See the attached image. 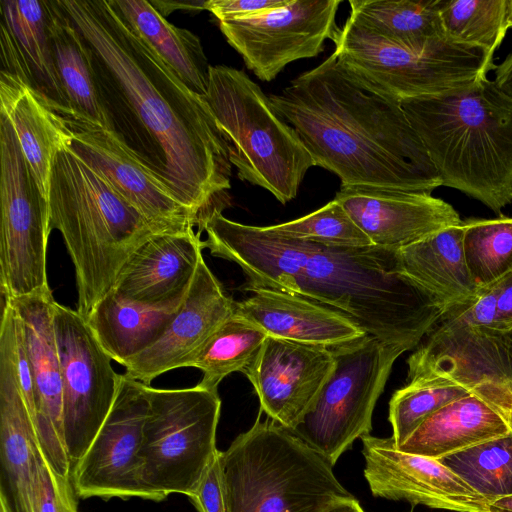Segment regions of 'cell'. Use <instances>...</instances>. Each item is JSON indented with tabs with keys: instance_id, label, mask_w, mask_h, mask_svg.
<instances>
[{
	"instance_id": "obj_6",
	"label": "cell",
	"mask_w": 512,
	"mask_h": 512,
	"mask_svg": "<svg viewBox=\"0 0 512 512\" xmlns=\"http://www.w3.org/2000/svg\"><path fill=\"white\" fill-rule=\"evenodd\" d=\"M262 413L220 451L227 512H325L354 498L322 454Z\"/></svg>"
},
{
	"instance_id": "obj_29",
	"label": "cell",
	"mask_w": 512,
	"mask_h": 512,
	"mask_svg": "<svg viewBox=\"0 0 512 512\" xmlns=\"http://www.w3.org/2000/svg\"><path fill=\"white\" fill-rule=\"evenodd\" d=\"M510 433V426L495 409L469 394L432 414L397 448L439 460Z\"/></svg>"
},
{
	"instance_id": "obj_7",
	"label": "cell",
	"mask_w": 512,
	"mask_h": 512,
	"mask_svg": "<svg viewBox=\"0 0 512 512\" xmlns=\"http://www.w3.org/2000/svg\"><path fill=\"white\" fill-rule=\"evenodd\" d=\"M204 99L228 143L238 178L266 189L282 204L293 200L315 163L270 98L245 72L211 65Z\"/></svg>"
},
{
	"instance_id": "obj_19",
	"label": "cell",
	"mask_w": 512,
	"mask_h": 512,
	"mask_svg": "<svg viewBox=\"0 0 512 512\" xmlns=\"http://www.w3.org/2000/svg\"><path fill=\"white\" fill-rule=\"evenodd\" d=\"M9 302L21 323L35 395L34 426L41 451L58 474L71 478L63 428V390L54 327L51 289L12 299Z\"/></svg>"
},
{
	"instance_id": "obj_1",
	"label": "cell",
	"mask_w": 512,
	"mask_h": 512,
	"mask_svg": "<svg viewBox=\"0 0 512 512\" xmlns=\"http://www.w3.org/2000/svg\"><path fill=\"white\" fill-rule=\"evenodd\" d=\"M88 49L109 129L198 217L231 187L228 143L205 99L136 34L113 0H59Z\"/></svg>"
},
{
	"instance_id": "obj_10",
	"label": "cell",
	"mask_w": 512,
	"mask_h": 512,
	"mask_svg": "<svg viewBox=\"0 0 512 512\" xmlns=\"http://www.w3.org/2000/svg\"><path fill=\"white\" fill-rule=\"evenodd\" d=\"M334 368L291 431L333 466L372 430V415L396 359L406 352L372 336L330 347Z\"/></svg>"
},
{
	"instance_id": "obj_23",
	"label": "cell",
	"mask_w": 512,
	"mask_h": 512,
	"mask_svg": "<svg viewBox=\"0 0 512 512\" xmlns=\"http://www.w3.org/2000/svg\"><path fill=\"white\" fill-rule=\"evenodd\" d=\"M15 311L4 303L0 327V500L8 512H35L34 477L40 451L13 355Z\"/></svg>"
},
{
	"instance_id": "obj_45",
	"label": "cell",
	"mask_w": 512,
	"mask_h": 512,
	"mask_svg": "<svg viewBox=\"0 0 512 512\" xmlns=\"http://www.w3.org/2000/svg\"><path fill=\"white\" fill-rule=\"evenodd\" d=\"M325 512H365L358 500L354 497L351 499L340 501L331 507H329Z\"/></svg>"
},
{
	"instance_id": "obj_4",
	"label": "cell",
	"mask_w": 512,
	"mask_h": 512,
	"mask_svg": "<svg viewBox=\"0 0 512 512\" xmlns=\"http://www.w3.org/2000/svg\"><path fill=\"white\" fill-rule=\"evenodd\" d=\"M49 229H57L75 269L77 312L86 319L112 289L128 258L168 233L150 223L67 145L55 155L48 190Z\"/></svg>"
},
{
	"instance_id": "obj_5",
	"label": "cell",
	"mask_w": 512,
	"mask_h": 512,
	"mask_svg": "<svg viewBox=\"0 0 512 512\" xmlns=\"http://www.w3.org/2000/svg\"><path fill=\"white\" fill-rule=\"evenodd\" d=\"M297 295L341 312L366 335L405 351L416 348L442 315L395 269V251L375 245H317Z\"/></svg>"
},
{
	"instance_id": "obj_15",
	"label": "cell",
	"mask_w": 512,
	"mask_h": 512,
	"mask_svg": "<svg viewBox=\"0 0 512 512\" xmlns=\"http://www.w3.org/2000/svg\"><path fill=\"white\" fill-rule=\"evenodd\" d=\"M148 406L146 384L122 374L107 418L72 468L78 497L147 499L141 485L140 454Z\"/></svg>"
},
{
	"instance_id": "obj_22",
	"label": "cell",
	"mask_w": 512,
	"mask_h": 512,
	"mask_svg": "<svg viewBox=\"0 0 512 512\" xmlns=\"http://www.w3.org/2000/svg\"><path fill=\"white\" fill-rule=\"evenodd\" d=\"M334 200L373 245L392 251L462 222L452 205L424 192L341 186Z\"/></svg>"
},
{
	"instance_id": "obj_18",
	"label": "cell",
	"mask_w": 512,
	"mask_h": 512,
	"mask_svg": "<svg viewBox=\"0 0 512 512\" xmlns=\"http://www.w3.org/2000/svg\"><path fill=\"white\" fill-rule=\"evenodd\" d=\"M364 476L376 497L455 512H488L489 501L439 460L403 452L392 437L362 436Z\"/></svg>"
},
{
	"instance_id": "obj_3",
	"label": "cell",
	"mask_w": 512,
	"mask_h": 512,
	"mask_svg": "<svg viewBox=\"0 0 512 512\" xmlns=\"http://www.w3.org/2000/svg\"><path fill=\"white\" fill-rule=\"evenodd\" d=\"M401 106L442 186L495 213L512 203V100L487 77L449 93Z\"/></svg>"
},
{
	"instance_id": "obj_32",
	"label": "cell",
	"mask_w": 512,
	"mask_h": 512,
	"mask_svg": "<svg viewBox=\"0 0 512 512\" xmlns=\"http://www.w3.org/2000/svg\"><path fill=\"white\" fill-rule=\"evenodd\" d=\"M47 2L55 66L71 111L67 117L109 129L98 99L86 44L59 0Z\"/></svg>"
},
{
	"instance_id": "obj_25",
	"label": "cell",
	"mask_w": 512,
	"mask_h": 512,
	"mask_svg": "<svg viewBox=\"0 0 512 512\" xmlns=\"http://www.w3.org/2000/svg\"><path fill=\"white\" fill-rule=\"evenodd\" d=\"M1 70L22 79L61 116L71 111L55 66L47 0L0 1Z\"/></svg>"
},
{
	"instance_id": "obj_37",
	"label": "cell",
	"mask_w": 512,
	"mask_h": 512,
	"mask_svg": "<svg viewBox=\"0 0 512 512\" xmlns=\"http://www.w3.org/2000/svg\"><path fill=\"white\" fill-rule=\"evenodd\" d=\"M440 18L447 38L492 54L510 28L508 0H442Z\"/></svg>"
},
{
	"instance_id": "obj_43",
	"label": "cell",
	"mask_w": 512,
	"mask_h": 512,
	"mask_svg": "<svg viewBox=\"0 0 512 512\" xmlns=\"http://www.w3.org/2000/svg\"><path fill=\"white\" fill-rule=\"evenodd\" d=\"M13 307V306H12ZM14 309V308H13ZM15 311V310H14ZM13 355L19 386L34 423L35 395L34 381L21 323L15 312Z\"/></svg>"
},
{
	"instance_id": "obj_47",
	"label": "cell",
	"mask_w": 512,
	"mask_h": 512,
	"mask_svg": "<svg viewBox=\"0 0 512 512\" xmlns=\"http://www.w3.org/2000/svg\"><path fill=\"white\" fill-rule=\"evenodd\" d=\"M508 23L509 27L512 28V0H508Z\"/></svg>"
},
{
	"instance_id": "obj_36",
	"label": "cell",
	"mask_w": 512,
	"mask_h": 512,
	"mask_svg": "<svg viewBox=\"0 0 512 512\" xmlns=\"http://www.w3.org/2000/svg\"><path fill=\"white\" fill-rule=\"evenodd\" d=\"M462 226L466 264L480 289L512 270V217L471 218Z\"/></svg>"
},
{
	"instance_id": "obj_12",
	"label": "cell",
	"mask_w": 512,
	"mask_h": 512,
	"mask_svg": "<svg viewBox=\"0 0 512 512\" xmlns=\"http://www.w3.org/2000/svg\"><path fill=\"white\" fill-rule=\"evenodd\" d=\"M0 285L4 299L50 290L48 203L8 118L0 113Z\"/></svg>"
},
{
	"instance_id": "obj_48",
	"label": "cell",
	"mask_w": 512,
	"mask_h": 512,
	"mask_svg": "<svg viewBox=\"0 0 512 512\" xmlns=\"http://www.w3.org/2000/svg\"><path fill=\"white\" fill-rule=\"evenodd\" d=\"M0 512H8L6 505L2 500H0Z\"/></svg>"
},
{
	"instance_id": "obj_30",
	"label": "cell",
	"mask_w": 512,
	"mask_h": 512,
	"mask_svg": "<svg viewBox=\"0 0 512 512\" xmlns=\"http://www.w3.org/2000/svg\"><path fill=\"white\" fill-rule=\"evenodd\" d=\"M136 34L195 94L205 97L210 66L201 41L187 29L171 24L147 0H113Z\"/></svg>"
},
{
	"instance_id": "obj_26",
	"label": "cell",
	"mask_w": 512,
	"mask_h": 512,
	"mask_svg": "<svg viewBox=\"0 0 512 512\" xmlns=\"http://www.w3.org/2000/svg\"><path fill=\"white\" fill-rule=\"evenodd\" d=\"M249 292L235 302V313L267 336L330 348L366 335L341 312L303 296L268 289Z\"/></svg>"
},
{
	"instance_id": "obj_11",
	"label": "cell",
	"mask_w": 512,
	"mask_h": 512,
	"mask_svg": "<svg viewBox=\"0 0 512 512\" xmlns=\"http://www.w3.org/2000/svg\"><path fill=\"white\" fill-rule=\"evenodd\" d=\"M408 380L458 384L495 409L512 430V337L475 323L465 305L441 315L407 359Z\"/></svg>"
},
{
	"instance_id": "obj_35",
	"label": "cell",
	"mask_w": 512,
	"mask_h": 512,
	"mask_svg": "<svg viewBox=\"0 0 512 512\" xmlns=\"http://www.w3.org/2000/svg\"><path fill=\"white\" fill-rule=\"evenodd\" d=\"M439 461L489 502L512 495V433L447 455Z\"/></svg>"
},
{
	"instance_id": "obj_21",
	"label": "cell",
	"mask_w": 512,
	"mask_h": 512,
	"mask_svg": "<svg viewBox=\"0 0 512 512\" xmlns=\"http://www.w3.org/2000/svg\"><path fill=\"white\" fill-rule=\"evenodd\" d=\"M235 301L201 260L182 304L159 339L123 363L125 374L150 385L171 370L189 367L208 340L234 313Z\"/></svg>"
},
{
	"instance_id": "obj_34",
	"label": "cell",
	"mask_w": 512,
	"mask_h": 512,
	"mask_svg": "<svg viewBox=\"0 0 512 512\" xmlns=\"http://www.w3.org/2000/svg\"><path fill=\"white\" fill-rule=\"evenodd\" d=\"M266 338L262 329L234 311L189 364L203 373L198 385L217 389L229 374L243 372Z\"/></svg>"
},
{
	"instance_id": "obj_20",
	"label": "cell",
	"mask_w": 512,
	"mask_h": 512,
	"mask_svg": "<svg viewBox=\"0 0 512 512\" xmlns=\"http://www.w3.org/2000/svg\"><path fill=\"white\" fill-rule=\"evenodd\" d=\"M331 348L267 336L244 373L267 417L292 430L334 368Z\"/></svg>"
},
{
	"instance_id": "obj_33",
	"label": "cell",
	"mask_w": 512,
	"mask_h": 512,
	"mask_svg": "<svg viewBox=\"0 0 512 512\" xmlns=\"http://www.w3.org/2000/svg\"><path fill=\"white\" fill-rule=\"evenodd\" d=\"M442 0H350V16L397 43L423 45L446 37L440 18Z\"/></svg>"
},
{
	"instance_id": "obj_14",
	"label": "cell",
	"mask_w": 512,
	"mask_h": 512,
	"mask_svg": "<svg viewBox=\"0 0 512 512\" xmlns=\"http://www.w3.org/2000/svg\"><path fill=\"white\" fill-rule=\"evenodd\" d=\"M339 0H284L259 15L219 27L246 67L262 81H272L289 63L318 56L327 39L337 42Z\"/></svg>"
},
{
	"instance_id": "obj_9",
	"label": "cell",
	"mask_w": 512,
	"mask_h": 512,
	"mask_svg": "<svg viewBox=\"0 0 512 512\" xmlns=\"http://www.w3.org/2000/svg\"><path fill=\"white\" fill-rule=\"evenodd\" d=\"M148 412L141 448V485L147 500L173 493L190 497L214 458L221 399L217 389L146 385Z\"/></svg>"
},
{
	"instance_id": "obj_8",
	"label": "cell",
	"mask_w": 512,
	"mask_h": 512,
	"mask_svg": "<svg viewBox=\"0 0 512 512\" xmlns=\"http://www.w3.org/2000/svg\"><path fill=\"white\" fill-rule=\"evenodd\" d=\"M338 62L361 84L395 101L469 87L494 68L493 54L447 37L410 46L391 41L349 16L335 43Z\"/></svg>"
},
{
	"instance_id": "obj_16",
	"label": "cell",
	"mask_w": 512,
	"mask_h": 512,
	"mask_svg": "<svg viewBox=\"0 0 512 512\" xmlns=\"http://www.w3.org/2000/svg\"><path fill=\"white\" fill-rule=\"evenodd\" d=\"M63 117L70 132L67 146L144 218L168 233L194 229L199 217L168 183L130 151L115 132Z\"/></svg>"
},
{
	"instance_id": "obj_41",
	"label": "cell",
	"mask_w": 512,
	"mask_h": 512,
	"mask_svg": "<svg viewBox=\"0 0 512 512\" xmlns=\"http://www.w3.org/2000/svg\"><path fill=\"white\" fill-rule=\"evenodd\" d=\"M188 498L198 512H227L219 450Z\"/></svg>"
},
{
	"instance_id": "obj_2",
	"label": "cell",
	"mask_w": 512,
	"mask_h": 512,
	"mask_svg": "<svg viewBox=\"0 0 512 512\" xmlns=\"http://www.w3.org/2000/svg\"><path fill=\"white\" fill-rule=\"evenodd\" d=\"M315 166L341 186L429 193L441 179L401 103L358 82L334 53L270 97Z\"/></svg>"
},
{
	"instance_id": "obj_28",
	"label": "cell",
	"mask_w": 512,
	"mask_h": 512,
	"mask_svg": "<svg viewBox=\"0 0 512 512\" xmlns=\"http://www.w3.org/2000/svg\"><path fill=\"white\" fill-rule=\"evenodd\" d=\"M0 113L10 121L22 153L48 203L53 159L70 140L64 117L19 77L0 70Z\"/></svg>"
},
{
	"instance_id": "obj_46",
	"label": "cell",
	"mask_w": 512,
	"mask_h": 512,
	"mask_svg": "<svg viewBox=\"0 0 512 512\" xmlns=\"http://www.w3.org/2000/svg\"><path fill=\"white\" fill-rule=\"evenodd\" d=\"M488 512H512V495L491 501L488 505Z\"/></svg>"
},
{
	"instance_id": "obj_31",
	"label": "cell",
	"mask_w": 512,
	"mask_h": 512,
	"mask_svg": "<svg viewBox=\"0 0 512 512\" xmlns=\"http://www.w3.org/2000/svg\"><path fill=\"white\" fill-rule=\"evenodd\" d=\"M177 310L139 305L111 289L85 320L103 350L123 365L159 339Z\"/></svg>"
},
{
	"instance_id": "obj_40",
	"label": "cell",
	"mask_w": 512,
	"mask_h": 512,
	"mask_svg": "<svg viewBox=\"0 0 512 512\" xmlns=\"http://www.w3.org/2000/svg\"><path fill=\"white\" fill-rule=\"evenodd\" d=\"M35 512H78L77 494L71 478L55 472L41 449L36 457L34 477Z\"/></svg>"
},
{
	"instance_id": "obj_44",
	"label": "cell",
	"mask_w": 512,
	"mask_h": 512,
	"mask_svg": "<svg viewBox=\"0 0 512 512\" xmlns=\"http://www.w3.org/2000/svg\"><path fill=\"white\" fill-rule=\"evenodd\" d=\"M493 81L512 100V52L496 67L495 79Z\"/></svg>"
},
{
	"instance_id": "obj_13",
	"label": "cell",
	"mask_w": 512,
	"mask_h": 512,
	"mask_svg": "<svg viewBox=\"0 0 512 512\" xmlns=\"http://www.w3.org/2000/svg\"><path fill=\"white\" fill-rule=\"evenodd\" d=\"M54 327L62 376L64 437L73 468L107 418L122 374L114 371L112 359L77 310L56 302Z\"/></svg>"
},
{
	"instance_id": "obj_17",
	"label": "cell",
	"mask_w": 512,
	"mask_h": 512,
	"mask_svg": "<svg viewBox=\"0 0 512 512\" xmlns=\"http://www.w3.org/2000/svg\"><path fill=\"white\" fill-rule=\"evenodd\" d=\"M206 232L203 248L212 256L238 264L247 277L244 290L268 289L298 294L299 281L317 244L280 235L270 226L232 221L213 206L199 216Z\"/></svg>"
},
{
	"instance_id": "obj_39",
	"label": "cell",
	"mask_w": 512,
	"mask_h": 512,
	"mask_svg": "<svg viewBox=\"0 0 512 512\" xmlns=\"http://www.w3.org/2000/svg\"><path fill=\"white\" fill-rule=\"evenodd\" d=\"M270 228L280 235L325 247L360 248L373 245L334 199L310 214L271 225Z\"/></svg>"
},
{
	"instance_id": "obj_42",
	"label": "cell",
	"mask_w": 512,
	"mask_h": 512,
	"mask_svg": "<svg viewBox=\"0 0 512 512\" xmlns=\"http://www.w3.org/2000/svg\"><path fill=\"white\" fill-rule=\"evenodd\" d=\"M284 0H206L205 10L219 22L250 18L280 5Z\"/></svg>"
},
{
	"instance_id": "obj_38",
	"label": "cell",
	"mask_w": 512,
	"mask_h": 512,
	"mask_svg": "<svg viewBox=\"0 0 512 512\" xmlns=\"http://www.w3.org/2000/svg\"><path fill=\"white\" fill-rule=\"evenodd\" d=\"M471 394L462 386L440 378L409 381L389 403L392 438L400 446L428 417L449 403Z\"/></svg>"
},
{
	"instance_id": "obj_24",
	"label": "cell",
	"mask_w": 512,
	"mask_h": 512,
	"mask_svg": "<svg viewBox=\"0 0 512 512\" xmlns=\"http://www.w3.org/2000/svg\"><path fill=\"white\" fill-rule=\"evenodd\" d=\"M203 249L194 229L156 235L128 258L112 289L139 305L177 309L203 259Z\"/></svg>"
},
{
	"instance_id": "obj_27",
	"label": "cell",
	"mask_w": 512,
	"mask_h": 512,
	"mask_svg": "<svg viewBox=\"0 0 512 512\" xmlns=\"http://www.w3.org/2000/svg\"><path fill=\"white\" fill-rule=\"evenodd\" d=\"M395 269L442 314L471 303L480 292L466 264L462 222L395 251Z\"/></svg>"
}]
</instances>
